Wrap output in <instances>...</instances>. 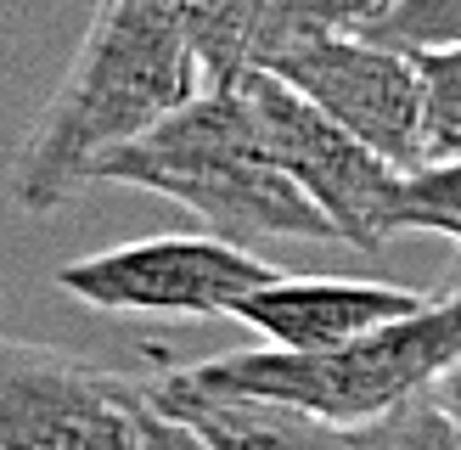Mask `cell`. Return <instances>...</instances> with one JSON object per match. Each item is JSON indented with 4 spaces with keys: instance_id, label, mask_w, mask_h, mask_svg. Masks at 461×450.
I'll list each match as a JSON object with an SVG mask.
<instances>
[{
    "instance_id": "6da1fadb",
    "label": "cell",
    "mask_w": 461,
    "mask_h": 450,
    "mask_svg": "<svg viewBox=\"0 0 461 450\" xmlns=\"http://www.w3.org/2000/svg\"><path fill=\"white\" fill-rule=\"evenodd\" d=\"M209 85L169 0H96L74 68L12 158V202L34 220L68 209L96 186V164L113 147L158 130Z\"/></svg>"
},
{
    "instance_id": "7a4b0ae2",
    "label": "cell",
    "mask_w": 461,
    "mask_h": 450,
    "mask_svg": "<svg viewBox=\"0 0 461 450\" xmlns=\"http://www.w3.org/2000/svg\"><path fill=\"white\" fill-rule=\"evenodd\" d=\"M96 186H135V192L169 197L192 220L209 225V237L242 242V248L265 237L338 242L327 214L270 158L237 79L209 85L197 102L169 112L158 130L113 147L96 164Z\"/></svg>"
},
{
    "instance_id": "3957f363",
    "label": "cell",
    "mask_w": 461,
    "mask_h": 450,
    "mask_svg": "<svg viewBox=\"0 0 461 450\" xmlns=\"http://www.w3.org/2000/svg\"><path fill=\"white\" fill-rule=\"evenodd\" d=\"M456 360H461V287H445L433 292L428 310L360 338V344L321 355H293L265 344V349L186 360V372L209 389L298 405L332 428H366L388 417L394 405L428 394Z\"/></svg>"
},
{
    "instance_id": "277c9868",
    "label": "cell",
    "mask_w": 461,
    "mask_h": 450,
    "mask_svg": "<svg viewBox=\"0 0 461 450\" xmlns=\"http://www.w3.org/2000/svg\"><path fill=\"white\" fill-rule=\"evenodd\" d=\"M237 85H242V102L253 112V124H259L270 158L293 175V186L327 214L332 237L343 248L377 254L388 237H400L405 169H394L366 141H355L349 130L332 124L315 102H304L282 74H270V68H248Z\"/></svg>"
},
{
    "instance_id": "5b68a950",
    "label": "cell",
    "mask_w": 461,
    "mask_h": 450,
    "mask_svg": "<svg viewBox=\"0 0 461 450\" xmlns=\"http://www.w3.org/2000/svg\"><path fill=\"white\" fill-rule=\"evenodd\" d=\"M282 276L253 248L225 237H141L51 270L57 292L102 315H164V321H220Z\"/></svg>"
},
{
    "instance_id": "8992f818",
    "label": "cell",
    "mask_w": 461,
    "mask_h": 450,
    "mask_svg": "<svg viewBox=\"0 0 461 450\" xmlns=\"http://www.w3.org/2000/svg\"><path fill=\"white\" fill-rule=\"evenodd\" d=\"M0 450H147L141 377L29 338L0 349Z\"/></svg>"
},
{
    "instance_id": "52a82bcc",
    "label": "cell",
    "mask_w": 461,
    "mask_h": 450,
    "mask_svg": "<svg viewBox=\"0 0 461 450\" xmlns=\"http://www.w3.org/2000/svg\"><path fill=\"white\" fill-rule=\"evenodd\" d=\"M270 74H282L304 102H315L355 141L383 152L394 169H422V74L411 51L343 34L276 57Z\"/></svg>"
},
{
    "instance_id": "ba28073f",
    "label": "cell",
    "mask_w": 461,
    "mask_h": 450,
    "mask_svg": "<svg viewBox=\"0 0 461 450\" xmlns=\"http://www.w3.org/2000/svg\"><path fill=\"white\" fill-rule=\"evenodd\" d=\"M428 304H433L428 292H411L394 282H343V276H293V270H282L270 287H259L237 310V321H248L270 349L321 355V349L360 344V338L394 327Z\"/></svg>"
},
{
    "instance_id": "9c48e42d",
    "label": "cell",
    "mask_w": 461,
    "mask_h": 450,
    "mask_svg": "<svg viewBox=\"0 0 461 450\" xmlns=\"http://www.w3.org/2000/svg\"><path fill=\"white\" fill-rule=\"evenodd\" d=\"M141 382L158 411L186 422L209 450H360L355 428H332L282 400L209 389V382H197L186 372V360H169V366H158Z\"/></svg>"
},
{
    "instance_id": "30bf717a",
    "label": "cell",
    "mask_w": 461,
    "mask_h": 450,
    "mask_svg": "<svg viewBox=\"0 0 461 450\" xmlns=\"http://www.w3.org/2000/svg\"><path fill=\"white\" fill-rule=\"evenodd\" d=\"M394 0H259L253 22V68H270L276 57L298 51L315 40H343L366 34Z\"/></svg>"
},
{
    "instance_id": "8fae6325",
    "label": "cell",
    "mask_w": 461,
    "mask_h": 450,
    "mask_svg": "<svg viewBox=\"0 0 461 450\" xmlns=\"http://www.w3.org/2000/svg\"><path fill=\"white\" fill-rule=\"evenodd\" d=\"M411 57L422 74V169L461 164V45Z\"/></svg>"
},
{
    "instance_id": "7c38bea8",
    "label": "cell",
    "mask_w": 461,
    "mask_h": 450,
    "mask_svg": "<svg viewBox=\"0 0 461 450\" xmlns=\"http://www.w3.org/2000/svg\"><path fill=\"white\" fill-rule=\"evenodd\" d=\"M355 445L360 450H461V422L439 405V394H417L394 405L388 417L355 428Z\"/></svg>"
},
{
    "instance_id": "4fadbf2b",
    "label": "cell",
    "mask_w": 461,
    "mask_h": 450,
    "mask_svg": "<svg viewBox=\"0 0 461 450\" xmlns=\"http://www.w3.org/2000/svg\"><path fill=\"white\" fill-rule=\"evenodd\" d=\"M366 40L394 45V51H445L461 45V0H394Z\"/></svg>"
},
{
    "instance_id": "5bb4252c",
    "label": "cell",
    "mask_w": 461,
    "mask_h": 450,
    "mask_svg": "<svg viewBox=\"0 0 461 450\" xmlns=\"http://www.w3.org/2000/svg\"><path fill=\"white\" fill-rule=\"evenodd\" d=\"M400 231H433L461 248V164H433V169L405 175Z\"/></svg>"
},
{
    "instance_id": "9a60e30c",
    "label": "cell",
    "mask_w": 461,
    "mask_h": 450,
    "mask_svg": "<svg viewBox=\"0 0 461 450\" xmlns=\"http://www.w3.org/2000/svg\"><path fill=\"white\" fill-rule=\"evenodd\" d=\"M433 394H439V405H445V411L461 422V360H456V366H450L439 382H433Z\"/></svg>"
},
{
    "instance_id": "2e32d148",
    "label": "cell",
    "mask_w": 461,
    "mask_h": 450,
    "mask_svg": "<svg viewBox=\"0 0 461 450\" xmlns=\"http://www.w3.org/2000/svg\"><path fill=\"white\" fill-rule=\"evenodd\" d=\"M445 287H461V254H456V265H450V282Z\"/></svg>"
}]
</instances>
